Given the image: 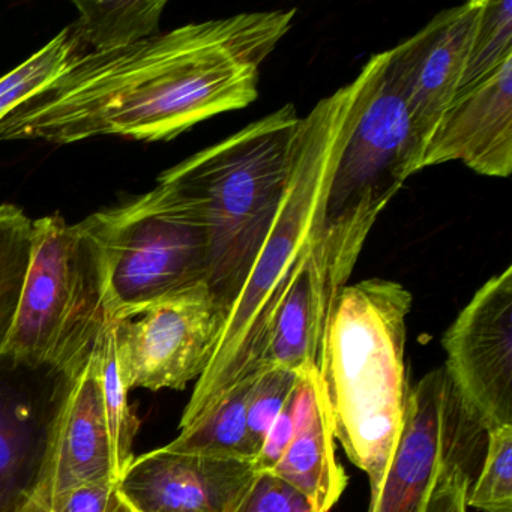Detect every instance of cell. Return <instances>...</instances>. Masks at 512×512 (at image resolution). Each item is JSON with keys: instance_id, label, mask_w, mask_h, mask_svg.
<instances>
[{"instance_id": "1", "label": "cell", "mask_w": 512, "mask_h": 512, "mask_svg": "<svg viewBox=\"0 0 512 512\" xmlns=\"http://www.w3.org/2000/svg\"><path fill=\"white\" fill-rule=\"evenodd\" d=\"M295 17L296 10L236 14L85 53L0 121V140L175 139L257 100L260 67Z\"/></svg>"}, {"instance_id": "2", "label": "cell", "mask_w": 512, "mask_h": 512, "mask_svg": "<svg viewBox=\"0 0 512 512\" xmlns=\"http://www.w3.org/2000/svg\"><path fill=\"white\" fill-rule=\"evenodd\" d=\"M382 61L374 55L349 85L320 100L299 128L289 184L241 289L227 308L220 340L182 413L179 430L202 418L233 386L259 370L278 305L316 244L329 188Z\"/></svg>"}, {"instance_id": "3", "label": "cell", "mask_w": 512, "mask_h": 512, "mask_svg": "<svg viewBox=\"0 0 512 512\" xmlns=\"http://www.w3.org/2000/svg\"><path fill=\"white\" fill-rule=\"evenodd\" d=\"M412 293L370 278L338 290L326 316L317 371L335 440L376 488L397 449L410 389L407 316Z\"/></svg>"}, {"instance_id": "4", "label": "cell", "mask_w": 512, "mask_h": 512, "mask_svg": "<svg viewBox=\"0 0 512 512\" xmlns=\"http://www.w3.org/2000/svg\"><path fill=\"white\" fill-rule=\"evenodd\" d=\"M302 116L293 104L161 173L188 200L208 239V283L229 308L280 208Z\"/></svg>"}, {"instance_id": "5", "label": "cell", "mask_w": 512, "mask_h": 512, "mask_svg": "<svg viewBox=\"0 0 512 512\" xmlns=\"http://www.w3.org/2000/svg\"><path fill=\"white\" fill-rule=\"evenodd\" d=\"M110 320L103 244L88 218L32 223V256L22 301L0 358L73 379Z\"/></svg>"}, {"instance_id": "6", "label": "cell", "mask_w": 512, "mask_h": 512, "mask_svg": "<svg viewBox=\"0 0 512 512\" xmlns=\"http://www.w3.org/2000/svg\"><path fill=\"white\" fill-rule=\"evenodd\" d=\"M88 220L106 256L110 319L208 280L205 229L193 206L167 182L158 179L149 193Z\"/></svg>"}, {"instance_id": "7", "label": "cell", "mask_w": 512, "mask_h": 512, "mask_svg": "<svg viewBox=\"0 0 512 512\" xmlns=\"http://www.w3.org/2000/svg\"><path fill=\"white\" fill-rule=\"evenodd\" d=\"M484 428L461 404L445 368L425 374L407 397L397 449L368 512H430L458 464L478 460Z\"/></svg>"}, {"instance_id": "8", "label": "cell", "mask_w": 512, "mask_h": 512, "mask_svg": "<svg viewBox=\"0 0 512 512\" xmlns=\"http://www.w3.org/2000/svg\"><path fill=\"white\" fill-rule=\"evenodd\" d=\"M419 172L409 110L386 70V52L329 188L325 224L373 229L404 182Z\"/></svg>"}, {"instance_id": "9", "label": "cell", "mask_w": 512, "mask_h": 512, "mask_svg": "<svg viewBox=\"0 0 512 512\" xmlns=\"http://www.w3.org/2000/svg\"><path fill=\"white\" fill-rule=\"evenodd\" d=\"M226 308L208 284L112 319L119 370L128 391L184 389L205 373Z\"/></svg>"}, {"instance_id": "10", "label": "cell", "mask_w": 512, "mask_h": 512, "mask_svg": "<svg viewBox=\"0 0 512 512\" xmlns=\"http://www.w3.org/2000/svg\"><path fill=\"white\" fill-rule=\"evenodd\" d=\"M445 370L484 428L512 425V266L491 277L442 338Z\"/></svg>"}, {"instance_id": "11", "label": "cell", "mask_w": 512, "mask_h": 512, "mask_svg": "<svg viewBox=\"0 0 512 512\" xmlns=\"http://www.w3.org/2000/svg\"><path fill=\"white\" fill-rule=\"evenodd\" d=\"M482 0L442 11L421 31L386 50V70L403 95L421 160L428 140L457 95Z\"/></svg>"}, {"instance_id": "12", "label": "cell", "mask_w": 512, "mask_h": 512, "mask_svg": "<svg viewBox=\"0 0 512 512\" xmlns=\"http://www.w3.org/2000/svg\"><path fill=\"white\" fill-rule=\"evenodd\" d=\"M364 245V239L323 227L278 305L260 371L283 368L301 374L317 367L329 308L355 271Z\"/></svg>"}, {"instance_id": "13", "label": "cell", "mask_w": 512, "mask_h": 512, "mask_svg": "<svg viewBox=\"0 0 512 512\" xmlns=\"http://www.w3.org/2000/svg\"><path fill=\"white\" fill-rule=\"evenodd\" d=\"M257 473L254 461L163 446L134 457L118 488L133 512H233Z\"/></svg>"}, {"instance_id": "14", "label": "cell", "mask_w": 512, "mask_h": 512, "mask_svg": "<svg viewBox=\"0 0 512 512\" xmlns=\"http://www.w3.org/2000/svg\"><path fill=\"white\" fill-rule=\"evenodd\" d=\"M49 425L32 496L43 505L79 485L119 482L104 421L100 382L91 358L73 379Z\"/></svg>"}, {"instance_id": "15", "label": "cell", "mask_w": 512, "mask_h": 512, "mask_svg": "<svg viewBox=\"0 0 512 512\" xmlns=\"http://www.w3.org/2000/svg\"><path fill=\"white\" fill-rule=\"evenodd\" d=\"M448 161L491 178L512 172V56L475 85L455 95L440 118L421 170Z\"/></svg>"}, {"instance_id": "16", "label": "cell", "mask_w": 512, "mask_h": 512, "mask_svg": "<svg viewBox=\"0 0 512 512\" xmlns=\"http://www.w3.org/2000/svg\"><path fill=\"white\" fill-rule=\"evenodd\" d=\"M293 397L295 431L271 473L301 491L314 512H331L346 490L347 476L335 454L331 413L317 367L299 374Z\"/></svg>"}, {"instance_id": "17", "label": "cell", "mask_w": 512, "mask_h": 512, "mask_svg": "<svg viewBox=\"0 0 512 512\" xmlns=\"http://www.w3.org/2000/svg\"><path fill=\"white\" fill-rule=\"evenodd\" d=\"M47 425L41 424L29 395L0 374V512H19L31 496Z\"/></svg>"}, {"instance_id": "18", "label": "cell", "mask_w": 512, "mask_h": 512, "mask_svg": "<svg viewBox=\"0 0 512 512\" xmlns=\"http://www.w3.org/2000/svg\"><path fill=\"white\" fill-rule=\"evenodd\" d=\"M260 371L233 386L211 410L190 427L179 430L178 437L164 448L185 454L256 460V446L247 427L248 398Z\"/></svg>"}, {"instance_id": "19", "label": "cell", "mask_w": 512, "mask_h": 512, "mask_svg": "<svg viewBox=\"0 0 512 512\" xmlns=\"http://www.w3.org/2000/svg\"><path fill=\"white\" fill-rule=\"evenodd\" d=\"M167 2H74L79 20L73 28L77 40L91 52L124 49L157 34Z\"/></svg>"}, {"instance_id": "20", "label": "cell", "mask_w": 512, "mask_h": 512, "mask_svg": "<svg viewBox=\"0 0 512 512\" xmlns=\"http://www.w3.org/2000/svg\"><path fill=\"white\" fill-rule=\"evenodd\" d=\"M100 382L104 421L112 448L113 469L119 479L133 461V445L140 422L128 403V388L119 370L112 319L106 323L91 353Z\"/></svg>"}, {"instance_id": "21", "label": "cell", "mask_w": 512, "mask_h": 512, "mask_svg": "<svg viewBox=\"0 0 512 512\" xmlns=\"http://www.w3.org/2000/svg\"><path fill=\"white\" fill-rule=\"evenodd\" d=\"M32 223L17 206L0 205V355L13 329L31 266Z\"/></svg>"}, {"instance_id": "22", "label": "cell", "mask_w": 512, "mask_h": 512, "mask_svg": "<svg viewBox=\"0 0 512 512\" xmlns=\"http://www.w3.org/2000/svg\"><path fill=\"white\" fill-rule=\"evenodd\" d=\"M73 28L56 35L40 52L0 79V121L38 92L55 82L80 56L85 55Z\"/></svg>"}, {"instance_id": "23", "label": "cell", "mask_w": 512, "mask_h": 512, "mask_svg": "<svg viewBox=\"0 0 512 512\" xmlns=\"http://www.w3.org/2000/svg\"><path fill=\"white\" fill-rule=\"evenodd\" d=\"M512 56L511 0H482L460 89L469 88ZM457 92V94H458Z\"/></svg>"}, {"instance_id": "24", "label": "cell", "mask_w": 512, "mask_h": 512, "mask_svg": "<svg viewBox=\"0 0 512 512\" xmlns=\"http://www.w3.org/2000/svg\"><path fill=\"white\" fill-rule=\"evenodd\" d=\"M467 506L484 512H512V425L487 431V448Z\"/></svg>"}, {"instance_id": "25", "label": "cell", "mask_w": 512, "mask_h": 512, "mask_svg": "<svg viewBox=\"0 0 512 512\" xmlns=\"http://www.w3.org/2000/svg\"><path fill=\"white\" fill-rule=\"evenodd\" d=\"M299 374L283 368H266L254 382L248 398L247 427L257 451L284 404L298 385Z\"/></svg>"}, {"instance_id": "26", "label": "cell", "mask_w": 512, "mask_h": 512, "mask_svg": "<svg viewBox=\"0 0 512 512\" xmlns=\"http://www.w3.org/2000/svg\"><path fill=\"white\" fill-rule=\"evenodd\" d=\"M233 512H314L310 500L271 472H259Z\"/></svg>"}, {"instance_id": "27", "label": "cell", "mask_w": 512, "mask_h": 512, "mask_svg": "<svg viewBox=\"0 0 512 512\" xmlns=\"http://www.w3.org/2000/svg\"><path fill=\"white\" fill-rule=\"evenodd\" d=\"M118 484L107 481L79 485L53 497L44 506L47 512H115L122 503Z\"/></svg>"}, {"instance_id": "28", "label": "cell", "mask_w": 512, "mask_h": 512, "mask_svg": "<svg viewBox=\"0 0 512 512\" xmlns=\"http://www.w3.org/2000/svg\"><path fill=\"white\" fill-rule=\"evenodd\" d=\"M293 431H295V397L292 394L274 424L269 428L262 448L254 460L257 472H271L277 466L292 440Z\"/></svg>"}, {"instance_id": "29", "label": "cell", "mask_w": 512, "mask_h": 512, "mask_svg": "<svg viewBox=\"0 0 512 512\" xmlns=\"http://www.w3.org/2000/svg\"><path fill=\"white\" fill-rule=\"evenodd\" d=\"M476 460L458 464L443 482L430 512H467V493Z\"/></svg>"}, {"instance_id": "30", "label": "cell", "mask_w": 512, "mask_h": 512, "mask_svg": "<svg viewBox=\"0 0 512 512\" xmlns=\"http://www.w3.org/2000/svg\"><path fill=\"white\" fill-rule=\"evenodd\" d=\"M19 512H47V509L40 500L35 499L31 494L28 500H26L25 505L20 508Z\"/></svg>"}, {"instance_id": "31", "label": "cell", "mask_w": 512, "mask_h": 512, "mask_svg": "<svg viewBox=\"0 0 512 512\" xmlns=\"http://www.w3.org/2000/svg\"><path fill=\"white\" fill-rule=\"evenodd\" d=\"M115 512H133L130 508H128L127 503L124 502V499H122L121 505H119V508L116 509Z\"/></svg>"}]
</instances>
